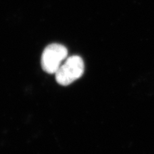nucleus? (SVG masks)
<instances>
[{
    "label": "nucleus",
    "mask_w": 154,
    "mask_h": 154,
    "mask_svg": "<svg viewBox=\"0 0 154 154\" xmlns=\"http://www.w3.org/2000/svg\"><path fill=\"white\" fill-rule=\"evenodd\" d=\"M84 72V63L82 57L72 56L66 59L55 73L56 80L62 86H68L79 79Z\"/></svg>",
    "instance_id": "obj_1"
},
{
    "label": "nucleus",
    "mask_w": 154,
    "mask_h": 154,
    "mask_svg": "<svg viewBox=\"0 0 154 154\" xmlns=\"http://www.w3.org/2000/svg\"><path fill=\"white\" fill-rule=\"evenodd\" d=\"M68 50L59 44H51L45 48L42 55V66L48 74H55L66 59Z\"/></svg>",
    "instance_id": "obj_2"
}]
</instances>
